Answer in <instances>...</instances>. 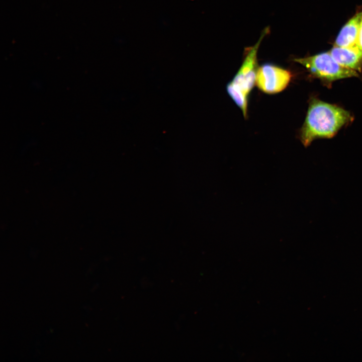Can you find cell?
<instances>
[{"label": "cell", "instance_id": "obj_1", "mask_svg": "<svg viewBox=\"0 0 362 362\" xmlns=\"http://www.w3.org/2000/svg\"><path fill=\"white\" fill-rule=\"evenodd\" d=\"M352 120L350 113L343 108L313 98L301 129V141L307 147L316 139L333 137Z\"/></svg>", "mask_w": 362, "mask_h": 362}, {"label": "cell", "instance_id": "obj_2", "mask_svg": "<svg viewBox=\"0 0 362 362\" xmlns=\"http://www.w3.org/2000/svg\"><path fill=\"white\" fill-rule=\"evenodd\" d=\"M267 28L262 32L258 41L247 52L241 67L233 79L226 86L227 93L247 118L248 96L255 84L257 52L261 42L266 34Z\"/></svg>", "mask_w": 362, "mask_h": 362}, {"label": "cell", "instance_id": "obj_3", "mask_svg": "<svg viewBox=\"0 0 362 362\" xmlns=\"http://www.w3.org/2000/svg\"><path fill=\"white\" fill-rule=\"evenodd\" d=\"M294 61L304 66L313 77L326 85H330L337 80L359 76L357 71L339 64L329 52L296 58Z\"/></svg>", "mask_w": 362, "mask_h": 362}, {"label": "cell", "instance_id": "obj_4", "mask_svg": "<svg viewBox=\"0 0 362 362\" xmlns=\"http://www.w3.org/2000/svg\"><path fill=\"white\" fill-rule=\"evenodd\" d=\"M292 75L290 71L279 66L264 64L258 67L255 84L261 92L275 94L284 90Z\"/></svg>", "mask_w": 362, "mask_h": 362}, {"label": "cell", "instance_id": "obj_5", "mask_svg": "<svg viewBox=\"0 0 362 362\" xmlns=\"http://www.w3.org/2000/svg\"><path fill=\"white\" fill-rule=\"evenodd\" d=\"M329 52L333 58L341 66L357 72H361L362 50L357 45L351 47L334 46Z\"/></svg>", "mask_w": 362, "mask_h": 362}, {"label": "cell", "instance_id": "obj_6", "mask_svg": "<svg viewBox=\"0 0 362 362\" xmlns=\"http://www.w3.org/2000/svg\"><path fill=\"white\" fill-rule=\"evenodd\" d=\"M362 11L357 13L343 26L338 34L334 46L351 47L357 45Z\"/></svg>", "mask_w": 362, "mask_h": 362}, {"label": "cell", "instance_id": "obj_7", "mask_svg": "<svg viewBox=\"0 0 362 362\" xmlns=\"http://www.w3.org/2000/svg\"><path fill=\"white\" fill-rule=\"evenodd\" d=\"M357 45L362 50V15L359 25Z\"/></svg>", "mask_w": 362, "mask_h": 362}]
</instances>
